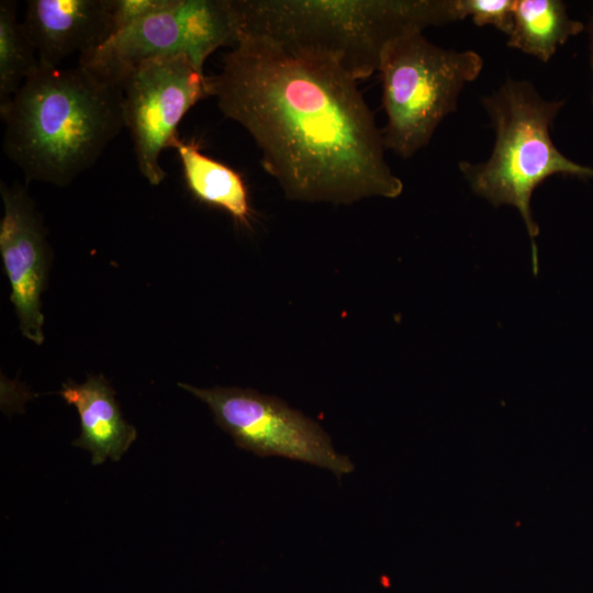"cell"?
<instances>
[{
  "label": "cell",
  "instance_id": "obj_1",
  "mask_svg": "<svg viewBox=\"0 0 593 593\" xmlns=\"http://www.w3.org/2000/svg\"><path fill=\"white\" fill-rule=\"evenodd\" d=\"M209 85L287 199L351 204L402 193L357 80L334 61L243 34Z\"/></svg>",
  "mask_w": 593,
  "mask_h": 593
},
{
  "label": "cell",
  "instance_id": "obj_2",
  "mask_svg": "<svg viewBox=\"0 0 593 593\" xmlns=\"http://www.w3.org/2000/svg\"><path fill=\"white\" fill-rule=\"evenodd\" d=\"M3 150L27 181L64 187L125 127L121 86L88 68L38 67L0 107Z\"/></svg>",
  "mask_w": 593,
  "mask_h": 593
},
{
  "label": "cell",
  "instance_id": "obj_3",
  "mask_svg": "<svg viewBox=\"0 0 593 593\" xmlns=\"http://www.w3.org/2000/svg\"><path fill=\"white\" fill-rule=\"evenodd\" d=\"M242 33L325 57L361 80L394 38L462 20L457 0H236Z\"/></svg>",
  "mask_w": 593,
  "mask_h": 593
},
{
  "label": "cell",
  "instance_id": "obj_4",
  "mask_svg": "<svg viewBox=\"0 0 593 593\" xmlns=\"http://www.w3.org/2000/svg\"><path fill=\"white\" fill-rule=\"evenodd\" d=\"M481 103L495 131L494 147L488 160H462L458 168L475 194L493 206L507 204L519 211L532 239L537 273L539 226L530 209L534 190L553 175L593 178V168L567 158L551 139L550 126L564 101L546 100L529 81L507 77Z\"/></svg>",
  "mask_w": 593,
  "mask_h": 593
},
{
  "label": "cell",
  "instance_id": "obj_5",
  "mask_svg": "<svg viewBox=\"0 0 593 593\" xmlns=\"http://www.w3.org/2000/svg\"><path fill=\"white\" fill-rule=\"evenodd\" d=\"M482 68L477 52L436 46L423 31L390 42L378 70L388 118L382 132L385 149L410 158L425 147L439 123L457 110L465 85L477 79Z\"/></svg>",
  "mask_w": 593,
  "mask_h": 593
},
{
  "label": "cell",
  "instance_id": "obj_6",
  "mask_svg": "<svg viewBox=\"0 0 593 593\" xmlns=\"http://www.w3.org/2000/svg\"><path fill=\"white\" fill-rule=\"evenodd\" d=\"M242 33L236 0H176L174 5L113 34L78 64L120 86L141 61L184 54L203 70L217 48L235 45Z\"/></svg>",
  "mask_w": 593,
  "mask_h": 593
},
{
  "label": "cell",
  "instance_id": "obj_7",
  "mask_svg": "<svg viewBox=\"0 0 593 593\" xmlns=\"http://www.w3.org/2000/svg\"><path fill=\"white\" fill-rule=\"evenodd\" d=\"M179 387L211 409L215 423L237 447L259 457H283L332 471L338 480L355 469L348 456L337 452L328 434L314 419L281 399L237 387Z\"/></svg>",
  "mask_w": 593,
  "mask_h": 593
},
{
  "label": "cell",
  "instance_id": "obj_8",
  "mask_svg": "<svg viewBox=\"0 0 593 593\" xmlns=\"http://www.w3.org/2000/svg\"><path fill=\"white\" fill-rule=\"evenodd\" d=\"M120 86L137 167L152 186H157L166 178L159 156L178 135L183 115L211 96L209 76L184 54L158 56L136 65Z\"/></svg>",
  "mask_w": 593,
  "mask_h": 593
},
{
  "label": "cell",
  "instance_id": "obj_9",
  "mask_svg": "<svg viewBox=\"0 0 593 593\" xmlns=\"http://www.w3.org/2000/svg\"><path fill=\"white\" fill-rule=\"evenodd\" d=\"M4 213L0 222V253L22 334L41 345L44 315L41 295L46 280L48 244L42 219L26 190L1 181Z\"/></svg>",
  "mask_w": 593,
  "mask_h": 593
},
{
  "label": "cell",
  "instance_id": "obj_10",
  "mask_svg": "<svg viewBox=\"0 0 593 593\" xmlns=\"http://www.w3.org/2000/svg\"><path fill=\"white\" fill-rule=\"evenodd\" d=\"M22 24L46 67L86 55L113 34L110 0H29Z\"/></svg>",
  "mask_w": 593,
  "mask_h": 593
},
{
  "label": "cell",
  "instance_id": "obj_11",
  "mask_svg": "<svg viewBox=\"0 0 593 593\" xmlns=\"http://www.w3.org/2000/svg\"><path fill=\"white\" fill-rule=\"evenodd\" d=\"M59 394L80 417L79 437L72 445L91 452L97 466L107 458L120 460L136 439V428L123 418L115 393L103 376H89L83 383L67 382Z\"/></svg>",
  "mask_w": 593,
  "mask_h": 593
},
{
  "label": "cell",
  "instance_id": "obj_12",
  "mask_svg": "<svg viewBox=\"0 0 593 593\" xmlns=\"http://www.w3.org/2000/svg\"><path fill=\"white\" fill-rule=\"evenodd\" d=\"M170 146L178 152L186 183L194 197L226 211L236 222L248 226L251 209L242 176L202 154L194 141H183L177 135Z\"/></svg>",
  "mask_w": 593,
  "mask_h": 593
},
{
  "label": "cell",
  "instance_id": "obj_13",
  "mask_svg": "<svg viewBox=\"0 0 593 593\" xmlns=\"http://www.w3.org/2000/svg\"><path fill=\"white\" fill-rule=\"evenodd\" d=\"M584 25L569 18L560 0H515L507 46L546 63L558 46L578 35Z\"/></svg>",
  "mask_w": 593,
  "mask_h": 593
},
{
  "label": "cell",
  "instance_id": "obj_14",
  "mask_svg": "<svg viewBox=\"0 0 593 593\" xmlns=\"http://www.w3.org/2000/svg\"><path fill=\"white\" fill-rule=\"evenodd\" d=\"M16 1L0 2V107L8 103L26 78L38 67V59L22 22Z\"/></svg>",
  "mask_w": 593,
  "mask_h": 593
},
{
  "label": "cell",
  "instance_id": "obj_15",
  "mask_svg": "<svg viewBox=\"0 0 593 593\" xmlns=\"http://www.w3.org/2000/svg\"><path fill=\"white\" fill-rule=\"evenodd\" d=\"M515 0H457L462 20L471 16L478 26L492 25L510 34Z\"/></svg>",
  "mask_w": 593,
  "mask_h": 593
},
{
  "label": "cell",
  "instance_id": "obj_16",
  "mask_svg": "<svg viewBox=\"0 0 593 593\" xmlns=\"http://www.w3.org/2000/svg\"><path fill=\"white\" fill-rule=\"evenodd\" d=\"M175 2L176 0H110L113 34L170 8Z\"/></svg>",
  "mask_w": 593,
  "mask_h": 593
},
{
  "label": "cell",
  "instance_id": "obj_17",
  "mask_svg": "<svg viewBox=\"0 0 593 593\" xmlns=\"http://www.w3.org/2000/svg\"><path fill=\"white\" fill-rule=\"evenodd\" d=\"M589 36H590V57H591V67L593 72V13L589 22ZM592 103H593V93H592Z\"/></svg>",
  "mask_w": 593,
  "mask_h": 593
}]
</instances>
